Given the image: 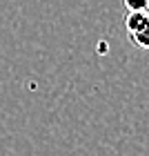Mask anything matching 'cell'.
I'll list each match as a JSON object with an SVG mask.
<instances>
[{
  "label": "cell",
  "instance_id": "cell-1",
  "mask_svg": "<svg viewBox=\"0 0 149 156\" xmlns=\"http://www.w3.org/2000/svg\"><path fill=\"white\" fill-rule=\"evenodd\" d=\"M125 29L133 47L149 51V16L147 13H133V11L127 13Z\"/></svg>",
  "mask_w": 149,
  "mask_h": 156
},
{
  "label": "cell",
  "instance_id": "cell-2",
  "mask_svg": "<svg viewBox=\"0 0 149 156\" xmlns=\"http://www.w3.org/2000/svg\"><path fill=\"white\" fill-rule=\"evenodd\" d=\"M127 13H147L149 16V0H123Z\"/></svg>",
  "mask_w": 149,
  "mask_h": 156
}]
</instances>
